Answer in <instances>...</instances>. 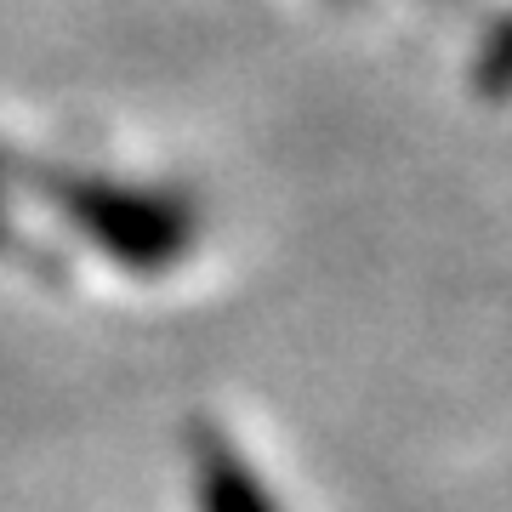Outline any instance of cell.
<instances>
[{"instance_id": "obj_2", "label": "cell", "mask_w": 512, "mask_h": 512, "mask_svg": "<svg viewBox=\"0 0 512 512\" xmlns=\"http://www.w3.org/2000/svg\"><path fill=\"white\" fill-rule=\"evenodd\" d=\"M188 439V473H194V501L200 512H279L262 473L239 456V444L217 433L211 421H194Z\"/></svg>"}, {"instance_id": "obj_1", "label": "cell", "mask_w": 512, "mask_h": 512, "mask_svg": "<svg viewBox=\"0 0 512 512\" xmlns=\"http://www.w3.org/2000/svg\"><path fill=\"white\" fill-rule=\"evenodd\" d=\"M29 188L52 205L63 228H74L126 274H171L200 245V205L183 188L114 183L74 165H35Z\"/></svg>"}, {"instance_id": "obj_3", "label": "cell", "mask_w": 512, "mask_h": 512, "mask_svg": "<svg viewBox=\"0 0 512 512\" xmlns=\"http://www.w3.org/2000/svg\"><path fill=\"white\" fill-rule=\"evenodd\" d=\"M507 23L495 18L490 23V35H484V63H478V86L490 97H501V86H507Z\"/></svg>"}, {"instance_id": "obj_4", "label": "cell", "mask_w": 512, "mask_h": 512, "mask_svg": "<svg viewBox=\"0 0 512 512\" xmlns=\"http://www.w3.org/2000/svg\"><path fill=\"white\" fill-rule=\"evenodd\" d=\"M0 256H40L29 239L18 234V217H12V171H6V154H0Z\"/></svg>"}]
</instances>
